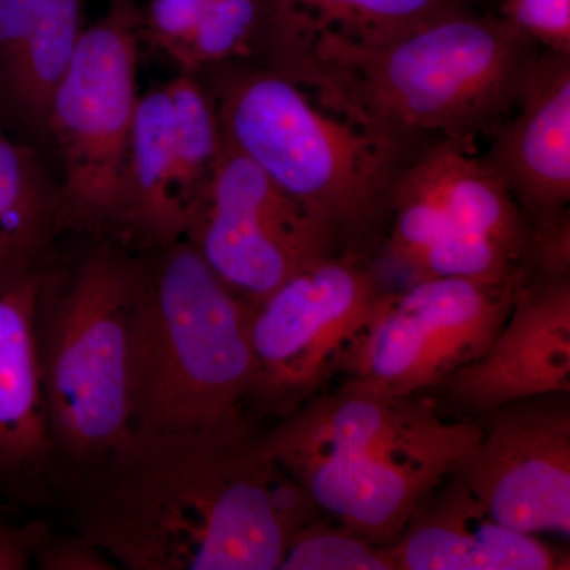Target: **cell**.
I'll return each mask as SVG.
<instances>
[{
  "label": "cell",
  "instance_id": "obj_18",
  "mask_svg": "<svg viewBox=\"0 0 570 570\" xmlns=\"http://www.w3.org/2000/svg\"><path fill=\"white\" fill-rule=\"evenodd\" d=\"M466 0H258L247 61L285 73L321 37L381 43L464 9Z\"/></svg>",
  "mask_w": 570,
  "mask_h": 570
},
{
  "label": "cell",
  "instance_id": "obj_6",
  "mask_svg": "<svg viewBox=\"0 0 570 570\" xmlns=\"http://www.w3.org/2000/svg\"><path fill=\"white\" fill-rule=\"evenodd\" d=\"M146 254L132 431L204 430L247 415L253 307L186 239Z\"/></svg>",
  "mask_w": 570,
  "mask_h": 570
},
{
  "label": "cell",
  "instance_id": "obj_19",
  "mask_svg": "<svg viewBox=\"0 0 570 570\" xmlns=\"http://www.w3.org/2000/svg\"><path fill=\"white\" fill-rule=\"evenodd\" d=\"M176 200L174 108L167 85L141 94L127 148L115 242L141 253L184 238Z\"/></svg>",
  "mask_w": 570,
  "mask_h": 570
},
{
  "label": "cell",
  "instance_id": "obj_25",
  "mask_svg": "<svg viewBox=\"0 0 570 570\" xmlns=\"http://www.w3.org/2000/svg\"><path fill=\"white\" fill-rule=\"evenodd\" d=\"M209 0H149L141 6V39L176 63L183 58Z\"/></svg>",
  "mask_w": 570,
  "mask_h": 570
},
{
  "label": "cell",
  "instance_id": "obj_27",
  "mask_svg": "<svg viewBox=\"0 0 570 570\" xmlns=\"http://www.w3.org/2000/svg\"><path fill=\"white\" fill-rule=\"evenodd\" d=\"M41 534L40 528L14 527L0 515V570L28 569Z\"/></svg>",
  "mask_w": 570,
  "mask_h": 570
},
{
  "label": "cell",
  "instance_id": "obj_16",
  "mask_svg": "<svg viewBox=\"0 0 570 570\" xmlns=\"http://www.w3.org/2000/svg\"><path fill=\"white\" fill-rule=\"evenodd\" d=\"M385 547L395 570L569 569L568 553L499 523L453 474L423 498Z\"/></svg>",
  "mask_w": 570,
  "mask_h": 570
},
{
  "label": "cell",
  "instance_id": "obj_7",
  "mask_svg": "<svg viewBox=\"0 0 570 570\" xmlns=\"http://www.w3.org/2000/svg\"><path fill=\"white\" fill-rule=\"evenodd\" d=\"M374 265L389 288L431 277L519 279L530 265V225L474 146L434 142L397 183Z\"/></svg>",
  "mask_w": 570,
  "mask_h": 570
},
{
  "label": "cell",
  "instance_id": "obj_11",
  "mask_svg": "<svg viewBox=\"0 0 570 570\" xmlns=\"http://www.w3.org/2000/svg\"><path fill=\"white\" fill-rule=\"evenodd\" d=\"M184 239L250 307L288 277L330 258L305 212L225 140Z\"/></svg>",
  "mask_w": 570,
  "mask_h": 570
},
{
  "label": "cell",
  "instance_id": "obj_15",
  "mask_svg": "<svg viewBox=\"0 0 570 570\" xmlns=\"http://www.w3.org/2000/svg\"><path fill=\"white\" fill-rule=\"evenodd\" d=\"M50 262L0 268V504L31 502L55 479L39 351Z\"/></svg>",
  "mask_w": 570,
  "mask_h": 570
},
{
  "label": "cell",
  "instance_id": "obj_22",
  "mask_svg": "<svg viewBox=\"0 0 570 570\" xmlns=\"http://www.w3.org/2000/svg\"><path fill=\"white\" fill-rule=\"evenodd\" d=\"M283 570H395L387 547L371 542L340 521H309L292 535Z\"/></svg>",
  "mask_w": 570,
  "mask_h": 570
},
{
  "label": "cell",
  "instance_id": "obj_1",
  "mask_svg": "<svg viewBox=\"0 0 570 570\" xmlns=\"http://www.w3.org/2000/svg\"><path fill=\"white\" fill-rule=\"evenodd\" d=\"M71 489L75 531L130 570H276L322 513L247 415L132 431Z\"/></svg>",
  "mask_w": 570,
  "mask_h": 570
},
{
  "label": "cell",
  "instance_id": "obj_3",
  "mask_svg": "<svg viewBox=\"0 0 570 570\" xmlns=\"http://www.w3.org/2000/svg\"><path fill=\"white\" fill-rule=\"evenodd\" d=\"M197 75L212 92L225 142L305 212L328 257L374 265L397 183L415 157L262 63H217Z\"/></svg>",
  "mask_w": 570,
  "mask_h": 570
},
{
  "label": "cell",
  "instance_id": "obj_8",
  "mask_svg": "<svg viewBox=\"0 0 570 570\" xmlns=\"http://www.w3.org/2000/svg\"><path fill=\"white\" fill-rule=\"evenodd\" d=\"M141 3L110 0L82 31L52 92L47 138L62 164V232L115 239L127 148L137 111Z\"/></svg>",
  "mask_w": 570,
  "mask_h": 570
},
{
  "label": "cell",
  "instance_id": "obj_14",
  "mask_svg": "<svg viewBox=\"0 0 570 570\" xmlns=\"http://www.w3.org/2000/svg\"><path fill=\"white\" fill-rule=\"evenodd\" d=\"M482 163L508 187L531 239L570 228V55L540 50Z\"/></svg>",
  "mask_w": 570,
  "mask_h": 570
},
{
  "label": "cell",
  "instance_id": "obj_9",
  "mask_svg": "<svg viewBox=\"0 0 570 570\" xmlns=\"http://www.w3.org/2000/svg\"><path fill=\"white\" fill-rule=\"evenodd\" d=\"M523 276L505 283L431 277L387 288L337 374L379 395H425L489 348Z\"/></svg>",
  "mask_w": 570,
  "mask_h": 570
},
{
  "label": "cell",
  "instance_id": "obj_26",
  "mask_svg": "<svg viewBox=\"0 0 570 570\" xmlns=\"http://www.w3.org/2000/svg\"><path fill=\"white\" fill-rule=\"evenodd\" d=\"M32 562L43 570H111L118 568L91 540L80 532L69 535L41 534Z\"/></svg>",
  "mask_w": 570,
  "mask_h": 570
},
{
  "label": "cell",
  "instance_id": "obj_2",
  "mask_svg": "<svg viewBox=\"0 0 570 570\" xmlns=\"http://www.w3.org/2000/svg\"><path fill=\"white\" fill-rule=\"evenodd\" d=\"M539 51L498 13L464 7L381 43L321 37L284 75L321 107L417 157L444 140L474 146L493 130Z\"/></svg>",
  "mask_w": 570,
  "mask_h": 570
},
{
  "label": "cell",
  "instance_id": "obj_23",
  "mask_svg": "<svg viewBox=\"0 0 570 570\" xmlns=\"http://www.w3.org/2000/svg\"><path fill=\"white\" fill-rule=\"evenodd\" d=\"M257 20L258 0H209L179 59L181 71L197 73L217 63L250 59Z\"/></svg>",
  "mask_w": 570,
  "mask_h": 570
},
{
  "label": "cell",
  "instance_id": "obj_20",
  "mask_svg": "<svg viewBox=\"0 0 570 570\" xmlns=\"http://www.w3.org/2000/svg\"><path fill=\"white\" fill-rule=\"evenodd\" d=\"M59 234V181L0 119V268L50 262Z\"/></svg>",
  "mask_w": 570,
  "mask_h": 570
},
{
  "label": "cell",
  "instance_id": "obj_21",
  "mask_svg": "<svg viewBox=\"0 0 570 570\" xmlns=\"http://www.w3.org/2000/svg\"><path fill=\"white\" fill-rule=\"evenodd\" d=\"M167 91L174 108L176 200L187 225L223 153V127L212 92L197 73L181 71L167 82Z\"/></svg>",
  "mask_w": 570,
  "mask_h": 570
},
{
  "label": "cell",
  "instance_id": "obj_12",
  "mask_svg": "<svg viewBox=\"0 0 570 570\" xmlns=\"http://www.w3.org/2000/svg\"><path fill=\"white\" fill-rule=\"evenodd\" d=\"M480 434L450 474L504 527L570 535L569 393L480 415Z\"/></svg>",
  "mask_w": 570,
  "mask_h": 570
},
{
  "label": "cell",
  "instance_id": "obj_13",
  "mask_svg": "<svg viewBox=\"0 0 570 570\" xmlns=\"http://www.w3.org/2000/svg\"><path fill=\"white\" fill-rule=\"evenodd\" d=\"M433 390L464 420L517 401L570 393V275L528 266L493 343Z\"/></svg>",
  "mask_w": 570,
  "mask_h": 570
},
{
  "label": "cell",
  "instance_id": "obj_5",
  "mask_svg": "<svg viewBox=\"0 0 570 570\" xmlns=\"http://www.w3.org/2000/svg\"><path fill=\"white\" fill-rule=\"evenodd\" d=\"M148 254L92 238L52 268L39 316L41 382L58 466L73 480L132 433L135 354Z\"/></svg>",
  "mask_w": 570,
  "mask_h": 570
},
{
  "label": "cell",
  "instance_id": "obj_4",
  "mask_svg": "<svg viewBox=\"0 0 570 570\" xmlns=\"http://www.w3.org/2000/svg\"><path fill=\"white\" fill-rule=\"evenodd\" d=\"M479 434L478 420H450L425 395L343 384L277 420L264 444L322 513L387 546Z\"/></svg>",
  "mask_w": 570,
  "mask_h": 570
},
{
  "label": "cell",
  "instance_id": "obj_10",
  "mask_svg": "<svg viewBox=\"0 0 570 570\" xmlns=\"http://www.w3.org/2000/svg\"><path fill=\"white\" fill-rule=\"evenodd\" d=\"M385 291L370 262L325 258L255 305V374L247 406L281 420L325 392Z\"/></svg>",
  "mask_w": 570,
  "mask_h": 570
},
{
  "label": "cell",
  "instance_id": "obj_24",
  "mask_svg": "<svg viewBox=\"0 0 570 570\" xmlns=\"http://www.w3.org/2000/svg\"><path fill=\"white\" fill-rule=\"evenodd\" d=\"M498 14L540 50L570 55V0H499Z\"/></svg>",
  "mask_w": 570,
  "mask_h": 570
},
{
  "label": "cell",
  "instance_id": "obj_17",
  "mask_svg": "<svg viewBox=\"0 0 570 570\" xmlns=\"http://www.w3.org/2000/svg\"><path fill=\"white\" fill-rule=\"evenodd\" d=\"M86 0H0V119L47 138L52 92L86 26Z\"/></svg>",
  "mask_w": 570,
  "mask_h": 570
}]
</instances>
